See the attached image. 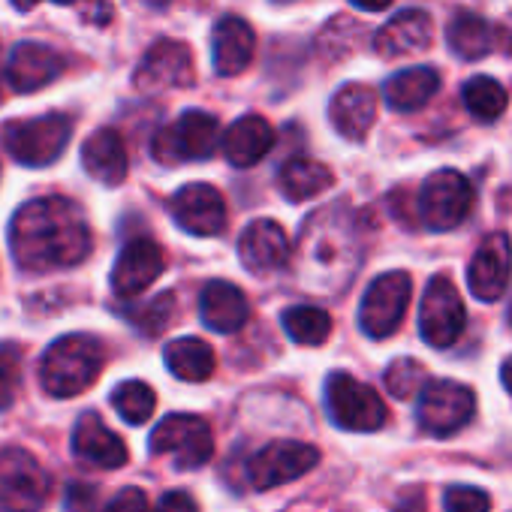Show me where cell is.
<instances>
[{"label":"cell","mask_w":512,"mask_h":512,"mask_svg":"<svg viewBox=\"0 0 512 512\" xmlns=\"http://www.w3.org/2000/svg\"><path fill=\"white\" fill-rule=\"evenodd\" d=\"M10 247L22 269H73L88 260L91 229L76 202L64 196H40L16 211Z\"/></svg>","instance_id":"1"},{"label":"cell","mask_w":512,"mask_h":512,"mask_svg":"<svg viewBox=\"0 0 512 512\" xmlns=\"http://www.w3.org/2000/svg\"><path fill=\"white\" fill-rule=\"evenodd\" d=\"M362 260V241L356 229V217L347 205H326L314 211L293 247L296 281L320 296L341 293Z\"/></svg>","instance_id":"2"},{"label":"cell","mask_w":512,"mask_h":512,"mask_svg":"<svg viewBox=\"0 0 512 512\" xmlns=\"http://www.w3.org/2000/svg\"><path fill=\"white\" fill-rule=\"evenodd\" d=\"M103 374V347L91 335H64L55 341L40 365V383L55 398H73L97 383Z\"/></svg>","instance_id":"3"},{"label":"cell","mask_w":512,"mask_h":512,"mask_svg":"<svg viewBox=\"0 0 512 512\" xmlns=\"http://www.w3.org/2000/svg\"><path fill=\"white\" fill-rule=\"evenodd\" d=\"M70 136H73V121L70 115L61 112L28 118V121H7L0 127V145H4V151L16 163L34 169L55 163L64 154Z\"/></svg>","instance_id":"4"},{"label":"cell","mask_w":512,"mask_h":512,"mask_svg":"<svg viewBox=\"0 0 512 512\" xmlns=\"http://www.w3.org/2000/svg\"><path fill=\"white\" fill-rule=\"evenodd\" d=\"M220 148V124L214 115L190 109L175 124L157 130L151 154L163 166H178L190 160H208Z\"/></svg>","instance_id":"5"},{"label":"cell","mask_w":512,"mask_h":512,"mask_svg":"<svg viewBox=\"0 0 512 512\" xmlns=\"http://www.w3.org/2000/svg\"><path fill=\"white\" fill-rule=\"evenodd\" d=\"M52 479L25 449L0 452V512H40L49 500Z\"/></svg>","instance_id":"6"},{"label":"cell","mask_w":512,"mask_h":512,"mask_svg":"<svg viewBox=\"0 0 512 512\" xmlns=\"http://www.w3.org/2000/svg\"><path fill=\"white\" fill-rule=\"evenodd\" d=\"M326 404H329L335 425H341L344 431H356V434L380 431L389 413L377 389H371L368 383L344 371H335L326 380Z\"/></svg>","instance_id":"7"},{"label":"cell","mask_w":512,"mask_h":512,"mask_svg":"<svg viewBox=\"0 0 512 512\" xmlns=\"http://www.w3.org/2000/svg\"><path fill=\"white\" fill-rule=\"evenodd\" d=\"M151 452L172 458L178 470H196L211 461L214 437L202 416L172 413L151 431Z\"/></svg>","instance_id":"8"},{"label":"cell","mask_w":512,"mask_h":512,"mask_svg":"<svg viewBox=\"0 0 512 512\" xmlns=\"http://www.w3.org/2000/svg\"><path fill=\"white\" fill-rule=\"evenodd\" d=\"M470 208H473V184L461 172L440 169L425 178L419 196V214L428 229L434 232L455 229L464 223Z\"/></svg>","instance_id":"9"},{"label":"cell","mask_w":512,"mask_h":512,"mask_svg":"<svg viewBox=\"0 0 512 512\" xmlns=\"http://www.w3.org/2000/svg\"><path fill=\"white\" fill-rule=\"evenodd\" d=\"M317 461H320L317 446L302 443V440H275V443L263 446L256 455H250L247 482L256 491L281 488V485L305 476L308 470H314Z\"/></svg>","instance_id":"10"},{"label":"cell","mask_w":512,"mask_h":512,"mask_svg":"<svg viewBox=\"0 0 512 512\" xmlns=\"http://www.w3.org/2000/svg\"><path fill=\"white\" fill-rule=\"evenodd\" d=\"M410 275L407 272H386L380 275L368 290L359 305V326L368 338L380 341L389 338L407 314L410 305Z\"/></svg>","instance_id":"11"},{"label":"cell","mask_w":512,"mask_h":512,"mask_svg":"<svg viewBox=\"0 0 512 512\" xmlns=\"http://www.w3.org/2000/svg\"><path fill=\"white\" fill-rule=\"evenodd\" d=\"M476 413V395L452 380H428L419 392V425L434 437H449L461 431Z\"/></svg>","instance_id":"12"},{"label":"cell","mask_w":512,"mask_h":512,"mask_svg":"<svg viewBox=\"0 0 512 512\" xmlns=\"http://www.w3.org/2000/svg\"><path fill=\"white\" fill-rule=\"evenodd\" d=\"M464 302L449 275H434L419 308V332L431 347H449L464 332Z\"/></svg>","instance_id":"13"},{"label":"cell","mask_w":512,"mask_h":512,"mask_svg":"<svg viewBox=\"0 0 512 512\" xmlns=\"http://www.w3.org/2000/svg\"><path fill=\"white\" fill-rule=\"evenodd\" d=\"M133 82L145 94L190 88L196 82V64H193L190 49L178 40H157L145 52L142 64L136 67Z\"/></svg>","instance_id":"14"},{"label":"cell","mask_w":512,"mask_h":512,"mask_svg":"<svg viewBox=\"0 0 512 512\" xmlns=\"http://www.w3.org/2000/svg\"><path fill=\"white\" fill-rule=\"evenodd\" d=\"M169 211L184 232L199 238H214L226 229V202L211 184H184L172 196Z\"/></svg>","instance_id":"15"},{"label":"cell","mask_w":512,"mask_h":512,"mask_svg":"<svg viewBox=\"0 0 512 512\" xmlns=\"http://www.w3.org/2000/svg\"><path fill=\"white\" fill-rule=\"evenodd\" d=\"M512 281V241L506 232L488 235L467 272V284L479 302H497Z\"/></svg>","instance_id":"16"},{"label":"cell","mask_w":512,"mask_h":512,"mask_svg":"<svg viewBox=\"0 0 512 512\" xmlns=\"http://www.w3.org/2000/svg\"><path fill=\"white\" fill-rule=\"evenodd\" d=\"M166 269L163 247L151 238H133L118 253L112 269V290L118 296H139L145 293Z\"/></svg>","instance_id":"17"},{"label":"cell","mask_w":512,"mask_h":512,"mask_svg":"<svg viewBox=\"0 0 512 512\" xmlns=\"http://www.w3.org/2000/svg\"><path fill=\"white\" fill-rule=\"evenodd\" d=\"M64 70L67 61L55 49L43 43H19L7 61V82L16 94H34L61 79Z\"/></svg>","instance_id":"18"},{"label":"cell","mask_w":512,"mask_h":512,"mask_svg":"<svg viewBox=\"0 0 512 512\" xmlns=\"http://www.w3.org/2000/svg\"><path fill=\"white\" fill-rule=\"evenodd\" d=\"M238 256L256 275L275 272L290 260V235L278 220H253L238 241Z\"/></svg>","instance_id":"19"},{"label":"cell","mask_w":512,"mask_h":512,"mask_svg":"<svg viewBox=\"0 0 512 512\" xmlns=\"http://www.w3.org/2000/svg\"><path fill=\"white\" fill-rule=\"evenodd\" d=\"M73 452H76V458H82L94 467H106V470L127 464V455H130L124 440L94 410L79 416V422L73 428Z\"/></svg>","instance_id":"20"},{"label":"cell","mask_w":512,"mask_h":512,"mask_svg":"<svg viewBox=\"0 0 512 512\" xmlns=\"http://www.w3.org/2000/svg\"><path fill=\"white\" fill-rule=\"evenodd\" d=\"M431 37H434L431 16L425 10H404L374 34V52L380 58L416 55L431 46Z\"/></svg>","instance_id":"21"},{"label":"cell","mask_w":512,"mask_h":512,"mask_svg":"<svg viewBox=\"0 0 512 512\" xmlns=\"http://www.w3.org/2000/svg\"><path fill=\"white\" fill-rule=\"evenodd\" d=\"M256 52L253 28L238 16H223L211 31V61L217 76H238L250 67Z\"/></svg>","instance_id":"22"},{"label":"cell","mask_w":512,"mask_h":512,"mask_svg":"<svg viewBox=\"0 0 512 512\" xmlns=\"http://www.w3.org/2000/svg\"><path fill=\"white\" fill-rule=\"evenodd\" d=\"M329 118H332V127L344 139L362 142L368 136V130L374 127V121H377V94H374V88H368L362 82L344 85L329 103Z\"/></svg>","instance_id":"23"},{"label":"cell","mask_w":512,"mask_h":512,"mask_svg":"<svg viewBox=\"0 0 512 512\" xmlns=\"http://www.w3.org/2000/svg\"><path fill=\"white\" fill-rule=\"evenodd\" d=\"M272 145H275V127L260 115H244L235 124H229L226 133H220L223 157L238 169L256 166L272 151Z\"/></svg>","instance_id":"24"},{"label":"cell","mask_w":512,"mask_h":512,"mask_svg":"<svg viewBox=\"0 0 512 512\" xmlns=\"http://www.w3.org/2000/svg\"><path fill=\"white\" fill-rule=\"evenodd\" d=\"M82 166L94 181H100L106 187H118L130 169V157H127V145H124L121 133L112 127L91 133L82 145Z\"/></svg>","instance_id":"25"},{"label":"cell","mask_w":512,"mask_h":512,"mask_svg":"<svg viewBox=\"0 0 512 512\" xmlns=\"http://www.w3.org/2000/svg\"><path fill=\"white\" fill-rule=\"evenodd\" d=\"M199 314L208 329H214L220 335H232V332L244 329V323L250 317V302L235 284L208 281L199 296Z\"/></svg>","instance_id":"26"},{"label":"cell","mask_w":512,"mask_h":512,"mask_svg":"<svg viewBox=\"0 0 512 512\" xmlns=\"http://www.w3.org/2000/svg\"><path fill=\"white\" fill-rule=\"evenodd\" d=\"M440 91V73L431 67H413L401 70L386 79L383 97L395 112H416L422 109L434 94Z\"/></svg>","instance_id":"27"},{"label":"cell","mask_w":512,"mask_h":512,"mask_svg":"<svg viewBox=\"0 0 512 512\" xmlns=\"http://www.w3.org/2000/svg\"><path fill=\"white\" fill-rule=\"evenodd\" d=\"M335 184V175L326 163H317L311 157H293L284 163L278 175V187L290 202H308L320 193H326Z\"/></svg>","instance_id":"28"},{"label":"cell","mask_w":512,"mask_h":512,"mask_svg":"<svg viewBox=\"0 0 512 512\" xmlns=\"http://www.w3.org/2000/svg\"><path fill=\"white\" fill-rule=\"evenodd\" d=\"M163 362L184 383H205L217 368L214 350L202 338H175V341H169L163 347Z\"/></svg>","instance_id":"29"},{"label":"cell","mask_w":512,"mask_h":512,"mask_svg":"<svg viewBox=\"0 0 512 512\" xmlns=\"http://www.w3.org/2000/svg\"><path fill=\"white\" fill-rule=\"evenodd\" d=\"M446 40H449V49L464 58V61H479L485 55L494 52L497 46V31L491 28V22H485L482 16L476 13H458L449 28H446Z\"/></svg>","instance_id":"30"},{"label":"cell","mask_w":512,"mask_h":512,"mask_svg":"<svg viewBox=\"0 0 512 512\" xmlns=\"http://www.w3.org/2000/svg\"><path fill=\"white\" fill-rule=\"evenodd\" d=\"M281 323H284V332L296 344H305V347H320L332 335V317L323 308H314V305L287 308L284 317H281Z\"/></svg>","instance_id":"31"},{"label":"cell","mask_w":512,"mask_h":512,"mask_svg":"<svg viewBox=\"0 0 512 512\" xmlns=\"http://www.w3.org/2000/svg\"><path fill=\"white\" fill-rule=\"evenodd\" d=\"M464 106H467V112L476 121L491 124V121H497L506 112L509 94H506V88L497 79H491V76H473L464 85Z\"/></svg>","instance_id":"32"},{"label":"cell","mask_w":512,"mask_h":512,"mask_svg":"<svg viewBox=\"0 0 512 512\" xmlns=\"http://www.w3.org/2000/svg\"><path fill=\"white\" fill-rule=\"evenodd\" d=\"M154 404H157L154 389L142 380H127L112 392V407L130 425H145L154 413Z\"/></svg>","instance_id":"33"},{"label":"cell","mask_w":512,"mask_h":512,"mask_svg":"<svg viewBox=\"0 0 512 512\" xmlns=\"http://www.w3.org/2000/svg\"><path fill=\"white\" fill-rule=\"evenodd\" d=\"M386 389L395 395V398H410L413 392H422L425 383H428V371L422 368V362L416 359H395L389 368H386Z\"/></svg>","instance_id":"34"},{"label":"cell","mask_w":512,"mask_h":512,"mask_svg":"<svg viewBox=\"0 0 512 512\" xmlns=\"http://www.w3.org/2000/svg\"><path fill=\"white\" fill-rule=\"evenodd\" d=\"M22 380V350L16 344H0V410L16 401V389Z\"/></svg>","instance_id":"35"},{"label":"cell","mask_w":512,"mask_h":512,"mask_svg":"<svg viewBox=\"0 0 512 512\" xmlns=\"http://www.w3.org/2000/svg\"><path fill=\"white\" fill-rule=\"evenodd\" d=\"M10 4L22 13L34 10L37 4H43V0H10ZM55 4L61 7H79L82 19L91 22V25H109L112 22V0H55Z\"/></svg>","instance_id":"36"},{"label":"cell","mask_w":512,"mask_h":512,"mask_svg":"<svg viewBox=\"0 0 512 512\" xmlns=\"http://www.w3.org/2000/svg\"><path fill=\"white\" fill-rule=\"evenodd\" d=\"M443 506L446 512H488L491 497L473 485H449L443 494Z\"/></svg>","instance_id":"37"},{"label":"cell","mask_w":512,"mask_h":512,"mask_svg":"<svg viewBox=\"0 0 512 512\" xmlns=\"http://www.w3.org/2000/svg\"><path fill=\"white\" fill-rule=\"evenodd\" d=\"M172 314H175V299H172L169 293H163V296H157L148 308L133 311V314H130V320H133L142 332L157 335V332H163V326L172 320Z\"/></svg>","instance_id":"38"},{"label":"cell","mask_w":512,"mask_h":512,"mask_svg":"<svg viewBox=\"0 0 512 512\" xmlns=\"http://www.w3.org/2000/svg\"><path fill=\"white\" fill-rule=\"evenodd\" d=\"M67 512H97L100 509V491L91 482H70L64 494Z\"/></svg>","instance_id":"39"},{"label":"cell","mask_w":512,"mask_h":512,"mask_svg":"<svg viewBox=\"0 0 512 512\" xmlns=\"http://www.w3.org/2000/svg\"><path fill=\"white\" fill-rule=\"evenodd\" d=\"M103 512H151V506L142 488H124L106 503Z\"/></svg>","instance_id":"40"},{"label":"cell","mask_w":512,"mask_h":512,"mask_svg":"<svg viewBox=\"0 0 512 512\" xmlns=\"http://www.w3.org/2000/svg\"><path fill=\"white\" fill-rule=\"evenodd\" d=\"M157 512H199V509H196V503H193L190 494H184V491H169V494H163Z\"/></svg>","instance_id":"41"},{"label":"cell","mask_w":512,"mask_h":512,"mask_svg":"<svg viewBox=\"0 0 512 512\" xmlns=\"http://www.w3.org/2000/svg\"><path fill=\"white\" fill-rule=\"evenodd\" d=\"M392 512H428L425 491H422V488H410V491H404Z\"/></svg>","instance_id":"42"},{"label":"cell","mask_w":512,"mask_h":512,"mask_svg":"<svg viewBox=\"0 0 512 512\" xmlns=\"http://www.w3.org/2000/svg\"><path fill=\"white\" fill-rule=\"evenodd\" d=\"M356 10H365V13H383L392 7V0H350Z\"/></svg>","instance_id":"43"},{"label":"cell","mask_w":512,"mask_h":512,"mask_svg":"<svg viewBox=\"0 0 512 512\" xmlns=\"http://www.w3.org/2000/svg\"><path fill=\"white\" fill-rule=\"evenodd\" d=\"M500 380H503V386H506V392L512 395V356L503 362V368H500Z\"/></svg>","instance_id":"44"},{"label":"cell","mask_w":512,"mask_h":512,"mask_svg":"<svg viewBox=\"0 0 512 512\" xmlns=\"http://www.w3.org/2000/svg\"><path fill=\"white\" fill-rule=\"evenodd\" d=\"M148 7H154V10H166V7H172L175 0H145Z\"/></svg>","instance_id":"45"}]
</instances>
